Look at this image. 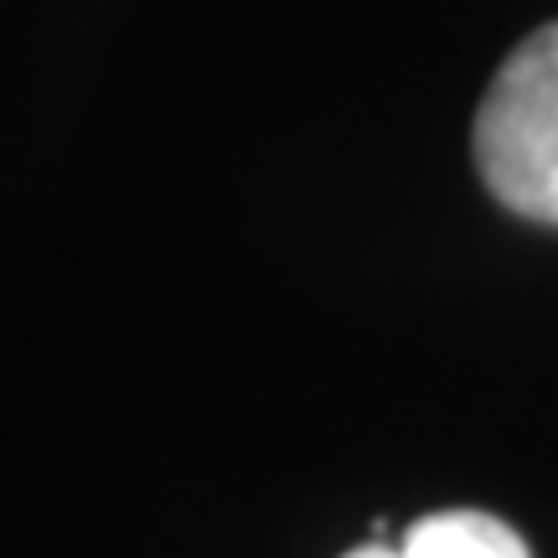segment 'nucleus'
Returning <instances> with one entry per match:
<instances>
[{
    "label": "nucleus",
    "mask_w": 558,
    "mask_h": 558,
    "mask_svg": "<svg viewBox=\"0 0 558 558\" xmlns=\"http://www.w3.org/2000/svg\"><path fill=\"white\" fill-rule=\"evenodd\" d=\"M476 171L527 222L558 228V21L512 47L476 109Z\"/></svg>",
    "instance_id": "nucleus-1"
},
{
    "label": "nucleus",
    "mask_w": 558,
    "mask_h": 558,
    "mask_svg": "<svg viewBox=\"0 0 558 558\" xmlns=\"http://www.w3.org/2000/svg\"><path fill=\"white\" fill-rule=\"evenodd\" d=\"M403 558H533L527 543L492 512H429L403 533Z\"/></svg>",
    "instance_id": "nucleus-2"
},
{
    "label": "nucleus",
    "mask_w": 558,
    "mask_h": 558,
    "mask_svg": "<svg viewBox=\"0 0 558 558\" xmlns=\"http://www.w3.org/2000/svg\"><path fill=\"white\" fill-rule=\"evenodd\" d=\"M347 558H403V548H383V543H362V548H352Z\"/></svg>",
    "instance_id": "nucleus-3"
}]
</instances>
